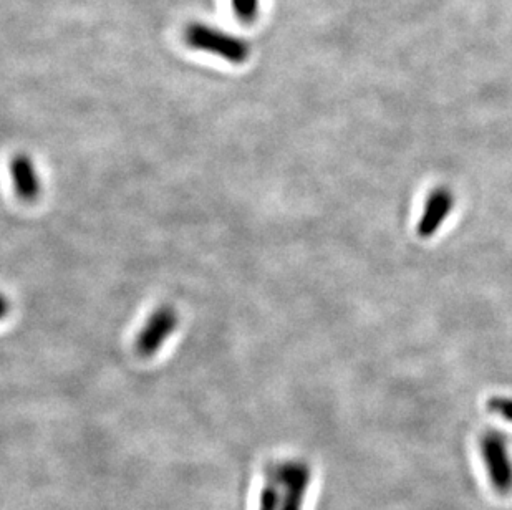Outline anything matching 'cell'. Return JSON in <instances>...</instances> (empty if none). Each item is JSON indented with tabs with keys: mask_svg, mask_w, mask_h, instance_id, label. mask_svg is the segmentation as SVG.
Returning a JSON list of instances; mask_svg holds the SVG:
<instances>
[{
	"mask_svg": "<svg viewBox=\"0 0 512 510\" xmlns=\"http://www.w3.org/2000/svg\"><path fill=\"white\" fill-rule=\"evenodd\" d=\"M186 42L193 49L214 53L231 63H244L251 53L246 40L204 24L189 25L186 29Z\"/></svg>",
	"mask_w": 512,
	"mask_h": 510,
	"instance_id": "1",
	"label": "cell"
},
{
	"mask_svg": "<svg viewBox=\"0 0 512 510\" xmlns=\"http://www.w3.org/2000/svg\"><path fill=\"white\" fill-rule=\"evenodd\" d=\"M479 448L484 469L494 491L499 496H509L512 492V459L508 441L501 434L489 431L483 434Z\"/></svg>",
	"mask_w": 512,
	"mask_h": 510,
	"instance_id": "2",
	"label": "cell"
},
{
	"mask_svg": "<svg viewBox=\"0 0 512 510\" xmlns=\"http://www.w3.org/2000/svg\"><path fill=\"white\" fill-rule=\"evenodd\" d=\"M178 322V313L170 305L156 308L136 338L138 355L143 358L155 357L156 353L160 352L161 347L165 345L166 340L176 332Z\"/></svg>",
	"mask_w": 512,
	"mask_h": 510,
	"instance_id": "3",
	"label": "cell"
},
{
	"mask_svg": "<svg viewBox=\"0 0 512 510\" xmlns=\"http://www.w3.org/2000/svg\"><path fill=\"white\" fill-rule=\"evenodd\" d=\"M453 206H455V196L450 189L436 188L426 199L425 211L421 214L418 226H416V234L421 239H430L435 236Z\"/></svg>",
	"mask_w": 512,
	"mask_h": 510,
	"instance_id": "4",
	"label": "cell"
},
{
	"mask_svg": "<svg viewBox=\"0 0 512 510\" xmlns=\"http://www.w3.org/2000/svg\"><path fill=\"white\" fill-rule=\"evenodd\" d=\"M10 178L20 201L34 204L40 198L42 181L29 154H15L14 158L10 159Z\"/></svg>",
	"mask_w": 512,
	"mask_h": 510,
	"instance_id": "5",
	"label": "cell"
},
{
	"mask_svg": "<svg viewBox=\"0 0 512 510\" xmlns=\"http://www.w3.org/2000/svg\"><path fill=\"white\" fill-rule=\"evenodd\" d=\"M282 481H285V499L282 510H302L305 494L310 484V469L302 462L285 464L282 471Z\"/></svg>",
	"mask_w": 512,
	"mask_h": 510,
	"instance_id": "6",
	"label": "cell"
},
{
	"mask_svg": "<svg viewBox=\"0 0 512 510\" xmlns=\"http://www.w3.org/2000/svg\"><path fill=\"white\" fill-rule=\"evenodd\" d=\"M232 9L242 22H252L259 14V0H232Z\"/></svg>",
	"mask_w": 512,
	"mask_h": 510,
	"instance_id": "7",
	"label": "cell"
},
{
	"mask_svg": "<svg viewBox=\"0 0 512 510\" xmlns=\"http://www.w3.org/2000/svg\"><path fill=\"white\" fill-rule=\"evenodd\" d=\"M488 408L491 413L512 423V398L493 396V398L488 401Z\"/></svg>",
	"mask_w": 512,
	"mask_h": 510,
	"instance_id": "8",
	"label": "cell"
},
{
	"mask_svg": "<svg viewBox=\"0 0 512 510\" xmlns=\"http://www.w3.org/2000/svg\"><path fill=\"white\" fill-rule=\"evenodd\" d=\"M277 502H279V497H277L276 489H266L264 492V496H262V510H277Z\"/></svg>",
	"mask_w": 512,
	"mask_h": 510,
	"instance_id": "9",
	"label": "cell"
},
{
	"mask_svg": "<svg viewBox=\"0 0 512 510\" xmlns=\"http://www.w3.org/2000/svg\"><path fill=\"white\" fill-rule=\"evenodd\" d=\"M10 304L9 300L5 299L4 295L0 294V320L9 313Z\"/></svg>",
	"mask_w": 512,
	"mask_h": 510,
	"instance_id": "10",
	"label": "cell"
}]
</instances>
